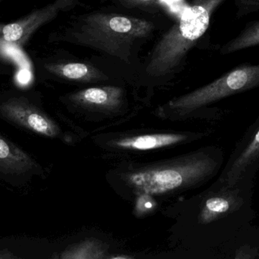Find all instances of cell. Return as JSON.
Segmentation results:
<instances>
[{
  "label": "cell",
  "mask_w": 259,
  "mask_h": 259,
  "mask_svg": "<svg viewBox=\"0 0 259 259\" xmlns=\"http://www.w3.org/2000/svg\"><path fill=\"white\" fill-rule=\"evenodd\" d=\"M31 80V74L27 69H21L17 75V81L22 85H26Z\"/></svg>",
  "instance_id": "16"
},
{
  "label": "cell",
  "mask_w": 259,
  "mask_h": 259,
  "mask_svg": "<svg viewBox=\"0 0 259 259\" xmlns=\"http://www.w3.org/2000/svg\"><path fill=\"white\" fill-rule=\"evenodd\" d=\"M259 167V117L248 129L231 155L219 187L230 188L240 181L252 179Z\"/></svg>",
  "instance_id": "5"
},
{
  "label": "cell",
  "mask_w": 259,
  "mask_h": 259,
  "mask_svg": "<svg viewBox=\"0 0 259 259\" xmlns=\"http://www.w3.org/2000/svg\"><path fill=\"white\" fill-rule=\"evenodd\" d=\"M221 164L211 155L193 154L178 161L138 169L128 173L126 179L138 195L158 196L206 180Z\"/></svg>",
  "instance_id": "3"
},
{
  "label": "cell",
  "mask_w": 259,
  "mask_h": 259,
  "mask_svg": "<svg viewBox=\"0 0 259 259\" xmlns=\"http://www.w3.org/2000/svg\"><path fill=\"white\" fill-rule=\"evenodd\" d=\"M129 258L128 256H115V257H113V258Z\"/></svg>",
  "instance_id": "18"
},
{
  "label": "cell",
  "mask_w": 259,
  "mask_h": 259,
  "mask_svg": "<svg viewBox=\"0 0 259 259\" xmlns=\"http://www.w3.org/2000/svg\"><path fill=\"white\" fill-rule=\"evenodd\" d=\"M124 2H127V3H131V4H143L146 3H151V2H154L155 0H124Z\"/></svg>",
  "instance_id": "17"
},
{
  "label": "cell",
  "mask_w": 259,
  "mask_h": 259,
  "mask_svg": "<svg viewBox=\"0 0 259 259\" xmlns=\"http://www.w3.org/2000/svg\"><path fill=\"white\" fill-rule=\"evenodd\" d=\"M259 86L258 65L237 67L222 77L169 103L170 108L190 112L213 102Z\"/></svg>",
  "instance_id": "4"
},
{
  "label": "cell",
  "mask_w": 259,
  "mask_h": 259,
  "mask_svg": "<svg viewBox=\"0 0 259 259\" xmlns=\"http://www.w3.org/2000/svg\"><path fill=\"white\" fill-rule=\"evenodd\" d=\"M36 167V163L30 155L0 135V172L6 174H23Z\"/></svg>",
  "instance_id": "10"
},
{
  "label": "cell",
  "mask_w": 259,
  "mask_h": 259,
  "mask_svg": "<svg viewBox=\"0 0 259 259\" xmlns=\"http://www.w3.org/2000/svg\"><path fill=\"white\" fill-rule=\"evenodd\" d=\"M186 138L187 136L181 134H150L121 138L115 141V144L121 149L131 150H154L182 142Z\"/></svg>",
  "instance_id": "11"
},
{
  "label": "cell",
  "mask_w": 259,
  "mask_h": 259,
  "mask_svg": "<svg viewBox=\"0 0 259 259\" xmlns=\"http://www.w3.org/2000/svg\"><path fill=\"white\" fill-rule=\"evenodd\" d=\"M154 29L150 21L117 14L95 13L83 17L73 39L80 45L127 59L137 41L149 36Z\"/></svg>",
  "instance_id": "2"
},
{
  "label": "cell",
  "mask_w": 259,
  "mask_h": 259,
  "mask_svg": "<svg viewBox=\"0 0 259 259\" xmlns=\"http://www.w3.org/2000/svg\"><path fill=\"white\" fill-rule=\"evenodd\" d=\"M257 45H259V21L248 24L237 38L222 48V53L229 54Z\"/></svg>",
  "instance_id": "13"
},
{
  "label": "cell",
  "mask_w": 259,
  "mask_h": 259,
  "mask_svg": "<svg viewBox=\"0 0 259 259\" xmlns=\"http://www.w3.org/2000/svg\"><path fill=\"white\" fill-rule=\"evenodd\" d=\"M156 206V202L152 196L146 193L139 194L138 199L136 202V214L137 215H144L150 211H153Z\"/></svg>",
  "instance_id": "15"
},
{
  "label": "cell",
  "mask_w": 259,
  "mask_h": 259,
  "mask_svg": "<svg viewBox=\"0 0 259 259\" xmlns=\"http://www.w3.org/2000/svg\"><path fill=\"white\" fill-rule=\"evenodd\" d=\"M48 69L60 77L79 82H97L106 79L100 70L83 62H67L53 64Z\"/></svg>",
  "instance_id": "12"
},
{
  "label": "cell",
  "mask_w": 259,
  "mask_h": 259,
  "mask_svg": "<svg viewBox=\"0 0 259 259\" xmlns=\"http://www.w3.org/2000/svg\"><path fill=\"white\" fill-rule=\"evenodd\" d=\"M223 1L194 0L154 49L146 67L148 74L157 77L175 71L189 50L205 33L213 12Z\"/></svg>",
  "instance_id": "1"
},
{
  "label": "cell",
  "mask_w": 259,
  "mask_h": 259,
  "mask_svg": "<svg viewBox=\"0 0 259 259\" xmlns=\"http://www.w3.org/2000/svg\"><path fill=\"white\" fill-rule=\"evenodd\" d=\"M0 113L9 121L39 135L53 138L59 133L57 126L25 99L7 100L0 105Z\"/></svg>",
  "instance_id": "7"
},
{
  "label": "cell",
  "mask_w": 259,
  "mask_h": 259,
  "mask_svg": "<svg viewBox=\"0 0 259 259\" xmlns=\"http://www.w3.org/2000/svg\"><path fill=\"white\" fill-rule=\"evenodd\" d=\"M249 179H243L230 188L219 187L218 191L208 196L202 205L199 214V223H214L228 218L237 211H241L242 208L248 203V193H242V187Z\"/></svg>",
  "instance_id": "6"
},
{
  "label": "cell",
  "mask_w": 259,
  "mask_h": 259,
  "mask_svg": "<svg viewBox=\"0 0 259 259\" xmlns=\"http://www.w3.org/2000/svg\"><path fill=\"white\" fill-rule=\"evenodd\" d=\"M124 91L118 87L106 86L86 88L71 96V100L90 107L113 109L122 101Z\"/></svg>",
  "instance_id": "9"
},
{
  "label": "cell",
  "mask_w": 259,
  "mask_h": 259,
  "mask_svg": "<svg viewBox=\"0 0 259 259\" xmlns=\"http://www.w3.org/2000/svg\"><path fill=\"white\" fill-rule=\"evenodd\" d=\"M103 251L101 247L94 242L88 241L80 243L76 247L65 252L64 258H103Z\"/></svg>",
  "instance_id": "14"
},
{
  "label": "cell",
  "mask_w": 259,
  "mask_h": 259,
  "mask_svg": "<svg viewBox=\"0 0 259 259\" xmlns=\"http://www.w3.org/2000/svg\"><path fill=\"white\" fill-rule=\"evenodd\" d=\"M73 0H56L53 4L35 11L23 19L0 27V44H23L42 24L50 21Z\"/></svg>",
  "instance_id": "8"
}]
</instances>
